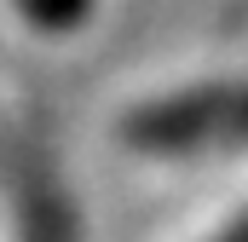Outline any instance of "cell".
Here are the masks:
<instances>
[{
    "label": "cell",
    "instance_id": "3",
    "mask_svg": "<svg viewBox=\"0 0 248 242\" xmlns=\"http://www.w3.org/2000/svg\"><path fill=\"white\" fill-rule=\"evenodd\" d=\"M214 242H248V208H243V213H237V219H231V225H225Z\"/></svg>",
    "mask_w": 248,
    "mask_h": 242
},
{
    "label": "cell",
    "instance_id": "2",
    "mask_svg": "<svg viewBox=\"0 0 248 242\" xmlns=\"http://www.w3.org/2000/svg\"><path fill=\"white\" fill-rule=\"evenodd\" d=\"M12 190H17V213H23V242H75L69 237V202L41 156H23L12 167Z\"/></svg>",
    "mask_w": 248,
    "mask_h": 242
},
{
    "label": "cell",
    "instance_id": "1",
    "mask_svg": "<svg viewBox=\"0 0 248 242\" xmlns=\"http://www.w3.org/2000/svg\"><path fill=\"white\" fill-rule=\"evenodd\" d=\"M127 144L139 150H219L248 144V87H202L127 116Z\"/></svg>",
    "mask_w": 248,
    "mask_h": 242
}]
</instances>
